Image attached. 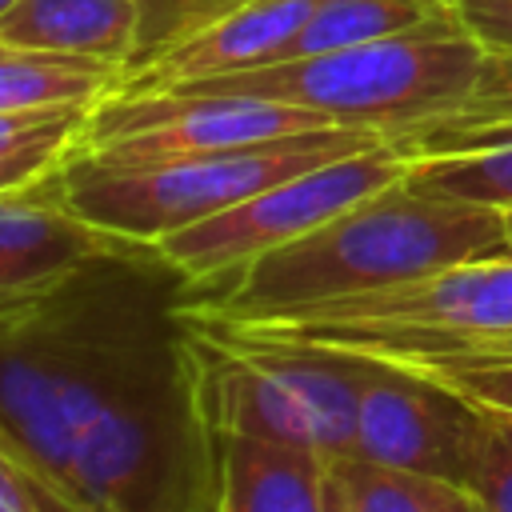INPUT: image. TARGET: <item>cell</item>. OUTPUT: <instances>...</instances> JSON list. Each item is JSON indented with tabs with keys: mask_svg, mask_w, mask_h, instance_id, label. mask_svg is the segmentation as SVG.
Masks as SVG:
<instances>
[{
	"mask_svg": "<svg viewBox=\"0 0 512 512\" xmlns=\"http://www.w3.org/2000/svg\"><path fill=\"white\" fill-rule=\"evenodd\" d=\"M188 280L120 240L0 304V432L88 512H212Z\"/></svg>",
	"mask_w": 512,
	"mask_h": 512,
	"instance_id": "1",
	"label": "cell"
},
{
	"mask_svg": "<svg viewBox=\"0 0 512 512\" xmlns=\"http://www.w3.org/2000/svg\"><path fill=\"white\" fill-rule=\"evenodd\" d=\"M500 256H512L508 216L500 208L396 180L328 224L224 276L188 284L184 308L216 320H256Z\"/></svg>",
	"mask_w": 512,
	"mask_h": 512,
	"instance_id": "2",
	"label": "cell"
},
{
	"mask_svg": "<svg viewBox=\"0 0 512 512\" xmlns=\"http://www.w3.org/2000/svg\"><path fill=\"white\" fill-rule=\"evenodd\" d=\"M480 64L484 48L468 36L452 8L448 16L388 40L204 76L176 84L172 92L264 96L312 108L340 128H368L396 140L412 128L460 112L480 80Z\"/></svg>",
	"mask_w": 512,
	"mask_h": 512,
	"instance_id": "3",
	"label": "cell"
},
{
	"mask_svg": "<svg viewBox=\"0 0 512 512\" xmlns=\"http://www.w3.org/2000/svg\"><path fill=\"white\" fill-rule=\"evenodd\" d=\"M388 136L368 128H312L248 148L164 156V160H96L84 148H68L60 160V184L68 208L100 232L160 244L164 236L200 224L288 176L320 168L328 160L364 152Z\"/></svg>",
	"mask_w": 512,
	"mask_h": 512,
	"instance_id": "4",
	"label": "cell"
},
{
	"mask_svg": "<svg viewBox=\"0 0 512 512\" xmlns=\"http://www.w3.org/2000/svg\"><path fill=\"white\" fill-rule=\"evenodd\" d=\"M220 324L260 336L336 344L384 360H408L420 352H436L444 344L512 332V256L456 264L408 284Z\"/></svg>",
	"mask_w": 512,
	"mask_h": 512,
	"instance_id": "5",
	"label": "cell"
},
{
	"mask_svg": "<svg viewBox=\"0 0 512 512\" xmlns=\"http://www.w3.org/2000/svg\"><path fill=\"white\" fill-rule=\"evenodd\" d=\"M404 172H408V156L392 140H380L364 152L288 176L200 224H188L164 236L156 248L164 252L168 264L184 272L188 284H200L328 224L356 200L404 180Z\"/></svg>",
	"mask_w": 512,
	"mask_h": 512,
	"instance_id": "6",
	"label": "cell"
},
{
	"mask_svg": "<svg viewBox=\"0 0 512 512\" xmlns=\"http://www.w3.org/2000/svg\"><path fill=\"white\" fill-rule=\"evenodd\" d=\"M312 128H332L312 108L236 92H112L92 112L76 148L96 160H164L248 148ZM340 128V124H336Z\"/></svg>",
	"mask_w": 512,
	"mask_h": 512,
	"instance_id": "7",
	"label": "cell"
},
{
	"mask_svg": "<svg viewBox=\"0 0 512 512\" xmlns=\"http://www.w3.org/2000/svg\"><path fill=\"white\" fill-rule=\"evenodd\" d=\"M352 352V348H348ZM360 356L356 456L408 468L468 492L492 412L428 368Z\"/></svg>",
	"mask_w": 512,
	"mask_h": 512,
	"instance_id": "8",
	"label": "cell"
},
{
	"mask_svg": "<svg viewBox=\"0 0 512 512\" xmlns=\"http://www.w3.org/2000/svg\"><path fill=\"white\" fill-rule=\"evenodd\" d=\"M320 4L324 0H232L224 12L128 72L116 92H160L204 76L276 64Z\"/></svg>",
	"mask_w": 512,
	"mask_h": 512,
	"instance_id": "9",
	"label": "cell"
},
{
	"mask_svg": "<svg viewBox=\"0 0 512 512\" xmlns=\"http://www.w3.org/2000/svg\"><path fill=\"white\" fill-rule=\"evenodd\" d=\"M124 236L100 232L80 220L60 184V168L28 188L0 196V304L28 296L80 260L120 244Z\"/></svg>",
	"mask_w": 512,
	"mask_h": 512,
	"instance_id": "10",
	"label": "cell"
},
{
	"mask_svg": "<svg viewBox=\"0 0 512 512\" xmlns=\"http://www.w3.org/2000/svg\"><path fill=\"white\" fill-rule=\"evenodd\" d=\"M212 452L220 512H328L324 452L228 428H212Z\"/></svg>",
	"mask_w": 512,
	"mask_h": 512,
	"instance_id": "11",
	"label": "cell"
},
{
	"mask_svg": "<svg viewBox=\"0 0 512 512\" xmlns=\"http://www.w3.org/2000/svg\"><path fill=\"white\" fill-rule=\"evenodd\" d=\"M420 192L512 212V120L472 128H416L392 140Z\"/></svg>",
	"mask_w": 512,
	"mask_h": 512,
	"instance_id": "12",
	"label": "cell"
},
{
	"mask_svg": "<svg viewBox=\"0 0 512 512\" xmlns=\"http://www.w3.org/2000/svg\"><path fill=\"white\" fill-rule=\"evenodd\" d=\"M0 40L128 68L140 44V0H16L0 16Z\"/></svg>",
	"mask_w": 512,
	"mask_h": 512,
	"instance_id": "13",
	"label": "cell"
},
{
	"mask_svg": "<svg viewBox=\"0 0 512 512\" xmlns=\"http://www.w3.org/2000/svg\"><path fill=\"white\" fill-rule=\"evenodd\" d=\"M124 80V68L92 56L36 52L0 40V112H40L100 104Z\"/></svg>",
	"mask_w": 512,
	"mask_h": 512,
	"instance_id": "14",
	"label": "cell"
},
{
	"mask_svg": "<svg viewBox=\"0 0 512 512\" xmlns=\"http://www.w3.org/2000/svg\"><path fill=\"white\" fill-rule=\"evenodd\" d=\"M452 12V0H324L284 48V60L388 40ZM280 64V60H276Z\"/></svg>",
	"mask_w": 512,
	"mask_h": 512,
	"instance_id": "15",
	"label": "cell"
},
{
	"mask_svg": "<svg viewBox=\"0 0 512 512\" xmlns=\"http://www.w3.org/2000/svg\"><path fill=\"white\" fill-rule=\"evenodd\" d=\"M328 480L340 512H440L460 492L456 484L392 468L356 452L328 460Z\"/></svg>",
	"mask_w": 512,
	"mask_h": 512,
	"instance_id": "16",
	"label": "cell"
},
{
	"mask_svg": "<svg viewBox=\"0 0 512 512\" xmlns=\"http://www.w3.org/2000/svg\"><path fill=\"white\" fill-rule=\"evenodd\" d=\"M0 512H88L32 452L0 432Z\"/></svg>",
	"mask_w": 512,
	"mask_h": 512,
	"instance_id": "17",
	"label": "cell"
},
{
	"mask_svg": "<svg viewBox=\"0 0 512 512\" xmlns=\"http://www.w3.org/2000/svg\"><path fill=\"white\" fill-rule=\"evenodd\" d=\"M228 4L232 0H140V44L124 68V76L136 72L140 64H148L168 44H176L180 36H188L192 28H200L204 20H212L216 12H224Z\"/></svg>",
	"mask_w": 512,
	"mask_h": 512,
	"instance_id": "18",
	"label": "cell"
},
{
	"mask_svg": "<svg viewBox=\"0 0 512 512\" xmlns=\"http://www.w3.org/2000/svg\"><path fill=\"white\" fill-rule=\"evenodd\" d=\"M80 132L84 128H52V132H40V136L0 144V196L16 192V188H28L40 176H48L52 168H60V160L80 140Z\"/></svg>",
	"mask_w": 512,
	"mask_h": 512,
	"instance_id": "19",
	"label": "cell"
},
{
	"mask_svg": "<svg viewBox=\"0 0 512 512\" xmlns=\"http://www.w3.org/2000/svg\"><path fill=\"white\" fill-rule=\"evenodd\" d=\"M504 120H512V52H484L480 80L468 104L424 128H472V124H504Z\"/></svg>",
	"mask_w": 512,
	"mask_h": 512,
	"instance_id": "20",
	"label": "cell"
},
{
	"mask_svg": "<svg viewBox=\"0 0 512 512\" xmlns=\"http://www.w3.org/2000/svg\"><path fill=\"white\" fill-rule=\"evenodd\" d=\"M468 492L480 500L484 512H512V440L500 428L496 412H492V428L480 448V464Z\"/></svg>",
	"mask_w": 512,
	"mask_h": 512,
	"instance_id": "21",
	"label": "cell"
},
{
	"mask_svg": "<svg viewBox=\"0 0 512 512\" xmlns=\"http://www.w3.org/2000/svg\"><path fill=\"white\" fill-rule=\"evenodd\" d=\"M452 8L484 52H512V0H452Z\"/></svg>",
	"mask_w": 512,
	"mask_h": 512,
	"instance_id": "22",
	"label": "cell"
},
{
	"mask_svg": "<svg viewBox=\"0 0 512 512\" xmlns=\"http://www.w3.org/2000/svg\"><path fill=\"white\" fill-rule=\"evenodd\" d=\"M92 108L72 104V108H40V112H0V144L40 136V132H52V128H84Z\"/></svg>",
	"mask_w": 512,
	"mask_h": 512,
	"instance_id": "23",
	"label": "cell"
},
{
	"mask_svg": "<svg viewBox=\"0 0 512 512\" xmlns=\"http://www.w3.org/2000/svg\"><path fill=\"white\" fill-rule=\"evenodd\" d=\"M440 512H484V508H480V500H476L472 492H464V488H460V492H456Z\"/></svg>",
	"mask_w": 512,
	"mask_h": 512,
	"instance_id": "24",
	"label": "cell"
},
{
	"mask_svg": "<svg viewBox=\"0 0 512 512\" xmlns=\"http://www.w3.org/2000/svg\"><path fill=\"white\" fill-rule=\"evenodd\" d=\"M496 420H500V428H504V432H508V440H512V416H500V412H496Z\"/></svg>",
	"mask_w": 512,
	"mask_h": 512,
	"instance_id": "25",
	"label": "cell"
},
{
	"mask_svg": "<svg viewBox=\"0 0 512 512\" xmlns=\"http://www.w3.org/2000/svg\"><path fill=\"white\" fill-rule=\"evenodd\" d=\"M12 4H16V0H0V16H4V12L12 8Z\"/></svg>",
	"mask_w": 512,
	"mask_h": 512,
	"instance_id": "26",
	"label": "cell"
},
{
	"mask_svg": "<svg viewBox=\"0 0 512 512\" xmlns=\"http://www.w3.org/2000/svg\"><path fill=\"white\" fill-rule=\"evenodd\" d=\"M504 216H508V236H512V212H504Z\"/></svg>",
	"mask_w": 512,
	"mask_h": 512,
	"instance_id": "27",
	"label": "cell"
},
{
	"mask_svg": "<svg viewBox=\"0 0 512 512\" xmlns=\"http://www.w3.org/2000/svg\"><path fill=\"white\" fill-rule=\"evenodd\" d=\"M212 512H220V504H212Z\"/></svg>",
	"mask_w": 512,
	"mask_h": 512,
	"instance_id": "28",
	"label": "cell"
}]
</instances>
